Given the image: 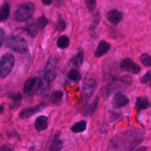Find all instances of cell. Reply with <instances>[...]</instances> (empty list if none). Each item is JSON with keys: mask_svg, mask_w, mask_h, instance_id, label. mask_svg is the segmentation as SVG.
Here are the masks:
<instances>
[{"mask_svg": "<svg viewBox=\"0 0 151 151\" xmlns=\"http://www.w3.org/2000/svg\"><path fill=\"white\" fill-rule=\"evenodd\" d=\"M38 78H31V79H29L25 81V82L24 83V86H23V91L25 93H29L31 91H33L35 86L37 84Z\"/></svg>", "mask_w": 151, "mask_h": 151, "instance_id": "15", "label": "cell"}, {"mask_svg": "<svg viewBox=\"0 0 151 151\" xmlns=\"http://www.w3.org/2000/svg\"><path fill=\"white\" fill-rule=\"evenodd\" d=\"M5 30L2 28H0V49L2 48L5 41Z\"/></svg>", "mask_w": 151, "mask_h": 151, "instance_id": "30", "label": "cell"}, {"mask_svg": "<svg viewBox=\"0 0 151 151\" xmlns=\"http://www.w3.org/2000/svg\"><path fill=\"white\" fill-rule=\"evenodd\" d=\"M120 68L122 70L127 71L133 74H137L140 72L141 68L138 64L135 63L132 59L129 58L123 59L120 64Z\"/></svg>", "mask_w": 151, "mask_h": 151, "instance_id": "8", "label": "cell"}, {"mask_svg": "<svg viewBox=\"0 0 151 151\" xmlns=\"http://www.w3.org/2000/svg\"><path fill=\"white\" fill-rule=\"evenodd\" d=\"M62 96H63V93L62 91H54L50 96V101L53 104H59L62 100Z\"/></svg>", "mask_w": 151, "mask_h": 151, "instance_id": "22", "label": "cell"}, {"mask_svg": "<svg viewBox=\"0 0 151 151\" xmlns=\"http://www.w3.org/2000/svg\"><path fill=\"white\" fill-rule=\"evenodd\" d=\"M0 151H11V149L7 145H4L2 147H0Z\"/></svg>", "mask_w": 151, "mask_h": 151, "instance_id": "31", "label": "cell"}, {"mask_svg": "<svg viewBox=\"0 0 151 151\" xmlns=\"http://www.w3.org/2000/svg\"><path fill=\"white\" fill-rule=\"evenodd\" d=\"M10 98L14 101V104H18L22 100V95L20 93H12L10 95Z\"/></svg>", "mask_w": 151, "mask_h": 151, "instance_id": "28", "label": "cell"}, {"mask_svg": "<svg viewBox=\"0 0 151 151\" xmlns=\"http://www.w3.org/2000/svg\"><path fill=\"white\" fill-rule=\"evenodd\" d=\"M96 87V79L93 74L91 73H87L83 80L82 88V96L84 101H87L91 98L93 93L95 92Z\"/></svg>", "mask_w": 151, "mask_h": 151, "instance_id": "2", "label": "cell"}, {"mask_svg": "<svg viewBox=\"0 0 151 151\" xmlns=\"http://www.w3.org/2000/svg\"><path fill=\"white\" fill-rule=\"evenodd\" d=\"M86 6L88 11L91 13L93 12L96 8V0H86Z\"/></svg>", "mask_w": 151, "mask_h": 151, "instance_id": "26", "label": "cell"}, {"mask_svg": "<svg viewBox=\"0 0 151 151\" xmlns=\"http://www.w3.org/2000/svg\"><path fill=\"white\" fill-rule=\"evenodd\" d=\"M65 27H66V23H65V22L62 19L58 20L56 24V28L59 31H62V30H65Z\"/></svg>", "mask_w": 151, "mask_h": 151, "instance_id": "27", "label": "cell"}, {"mask_svg": "<svg viewBox=\"0 0 151 151\" xmlns=\"http://www.w3.org/2000/svg\"><path fill=\"white\" fill-rule=\"evenodd\" d=\"M98 101L99 99L98 98H96L95 99V101H93L91 104H88V105L85 106L83 109H82V114L85 116H91L92 115L93 113L95 112L96 109L97 105H98Z\"/></svg>", "mask_w": 151, "mask_h": 151, "instance_id": "16", "label": "cell"}, {"mask_svg": "<svg viewBox=\"0 0 151 151\" xmlns=\"http://www.w3.org/2000/svg\"><path fill=\"white\" fill-rule=\"evenodd\" d=\"M57 46L61 49H65L68 47L70 44V40L68 36H62L58 39L57 40Z\"/></svg>", "mask_w": 151, "mask_h": 151, "instance_id": "21", "label": "cell"}, {"mask_svg": "<svg viewBox=\"0 0 151 151\" xmlns=\"http://www.w3.org/2000/svg\"><path fill=\"white\" fill-rule=\"evenodd\" d=\"M62 146L63 142L60 139V132L58 131L53 136L51 144L48 148V151H61Z\"/></svg>", "mask_w": 151, "mask_h": 151, "instance_id": "11", "label": "cell"}, {"mask_svg": "<svg viewBox=\"0 0 151 151\" xmlns=\"http://www.w3.org/2000/svg\"><path fill=\"white\" fill-rule=\"evenodd\" d=\"M25 30L29 36H31L32 38H34L37 36L40 28L38 27L36 22H35L33 19H30L26 24Z\"/></svg>", "mask_w": 151, "mask_h": 151, "instance_id": "13", "label": "cell"}, {"mask_svg": "<svg viewBox=\"0 0 151 151\" xmlns=\"http://www.w3.org/2000/svg\"><path fill=\"white\" fill-rule=\"evenodd\" d=\"M110 45L104 40H102V41L99 42L98 46H97V48L95 52V56L96 57H101V56L105 55L110 50Z\"/></svg>", "mask_w": 151, "mask_h": 151, "instance_id": "12", "label": "cell"}, {"mask_svg": "<svg viewBox=\"0 0 151 151\" xmlns=\"http://www.w3.org/2000/svg\"><path fill=\"white\" fill-rule=\"evenodd\" d=\"M150 81H151V78H150Z\"/></svg>", "mask_w": 151, "mask_h": 151, "instance_id": "35", "label": "cell"}, {"mask_svg": "<svg viewBox=\"0 0 151 151\" xmlns=\"http://www.w3.org/2000/svg\"><path fill=\"white\" fill-rule=\"evenodd\" d=\"M107 19L113 24H117L122 19V14L118 10H110L107 13Z\"/></svg>", "mask_w": 151, "mask_h": 151, "instance_id": "10", "label": "cell"}, {"mask_svg": "<svg viewBox=\"0 0 151 151\" xmlns=\"http://www.w3.org/2000/svg\"><path fill=\"white\" fill-rule=\"evenodd\" d=\"M150 78H151V72L149 71V72L146 73L145 75L142 76V78L140 79V82L142 84H146L150 80Z\"/></svg>", "mask_w": 151, "mask_h": 151, "instance_id": "29", "label": "cell"}, {"mask_svg": "<svg viewBox=\"0 0 151 151\" xmlns=\"http://www.w3.org/2000/svg\"><path fill=\"white\" fill-rule=\"evenodd\" d=\"M68 78L72 81L78 82V81L80 80L81 75L77 70L73 69L71 70L69 72V73H68Z\"/></svg>", "mask_w": 151, "mask_h": 151, "instance_id": "23", "label": "cell"}, {"mask_svg": "<svg viewBox=\"0 0 151 151\" xmlns=\"http://www.w3.org/2000/svg\"><path fill=\"white\" fill-rule=\"evenodd\" d=\"M150 104L149 101H148V99L147 98H145V97H139L136 99V107L139 110L147 109V107H150Z\"/></svg>", "mask_w": 151, "mask_h": 151, "instance_id": "19", "label": "cell"}, {"mask_svg": "<svg viewBox=\"0 0 151 151\" xmlns=\"http://www.w3.org/2000/svg\"><path fill=\"white\" fill-rule=\"evenodd\" d=\"M36 24H37L38 27L40 28V30H42L45 27H46V25L47 24V19L45 17L42 16V17H40V18L38 19L37 21H36Z\"/></svg>", "mask_w": 151, "mask_h": 151, "instance_id": "25", "label": "cell"}, {"mask_svg": "<svg viewBox=\"0 0 151 151\" xmlns=\"http://www.w3.org/2000/svg\"><path fill=\"white\" fill-rule=\"evenodd\" d=\"M87 127V123L85 121H80L74 124L71 127V130L73 133H82L85 131Z\"/></svg>", "mask_w": 151, "mask_h": 151, "instance_id": "20", "label": "cell"}, {"mask_svg": "<svg viewBox=\"0 0 151 151\" xmlns=\"http://www.w3.org/2000/svg\"><path fill=\"white\" fill-rule=\"evenodd\" d=\"M131 82V77L128 76H124L122 77L116 78V79H113L106 87V93L110 94V93L113 92V91H122V90L125 89L126 87L130 85Z\"/></svg>", "mask_w": 151, "mask_h": 151, "instance_id": "5", "label": "cell"}, {"mask_svg": "<svg viewBox=\"0 0 151 151\" xmlns=\"http://www.w3.org/2000/svg\"><path fill=\"white\" fill-rule=\"evenodd\" d=\"M4 111V107L2 105H0V114L3 113Z\"/></svg>", "mask_w": 151, "mask_h": 151, "instance_id": "34", "label": "cell"}, {"mask_svg": "<svg viewBox=\"0 0 151 151\" xmlns=\"http://www.w3.org/2000/svg\"><path fill=\"white\" fill-rule=\"evenodd\" d=\"M6 46L17 53L24 54L28 51V45L24 38L19 36H9L5 42Z\"/></svg>", "mask_w": 151, "mask_h": 151, "instance_id": "1", "label": "cell"}, {"mask_svg": "<svg viewBox=\"0 0 151 151\" xmlns=\"http://www.w3.org/2000/svg\"><path fill=\"white\" fill-rule=\"evenodd\" d=\"M129 101L130 100L125 95H124L123 93H117L113 98V105L115 108L119 109L127 105Z\"/></svg>", "mask_w": 151, "mask_h": 151, "instance_id": "9", "label": "cell"}, {"mask_svg": "<svg viewBox=\"0 0 151 151\" xmlns=\"http://www.w3.org/2000/svg\"><path fill=\"white\" fill-rule=\"evenodd\" d=\"M47 124H48L47 117L45 116H40L37 117L36 122H35V128L38 131H42V130L47 129Z\"/></svg>", "mask_w": 151, "mask_h": 151, "instance_id": "14", "label": "cell"}, {"mask_svg": "<svg viewBox=\"0 0 151 151\" xmlns=\"http://www.w3.org/2000/svg\"><path fill=\"white\" fill-rule=\"evenodd\" d=\"M42 3L45 5H50L52 3V0H42Z\"/></svg>", "mask_w": 151, "mask_h": 151, "instance_id": "32", "label": "cell"}, {"mask_svg": "<svg viewBox=\"0 0 151 151\" xmlns=\"http://www.w3.org/2000/svg\"><path fill=\"white\" fill-rule=\"evenodd\" d=\"M15 63V57L11 53L3 55L0 60V77L5 78L12 70Z\"/></svg>", "mask_w": 151, "mask_h": 151, "instance_id": "4", "label": "cell"}, {"mask_svg": "<svg viewBox=\"0 0 151 151\" xmlns=\"http://www.w3.org/2000/svg\"><path fill=\"white\" fill-rule=\"evenodd\" d=\"M46 107L45 103L42 102L40 104H37L35 107H27V108L23 109L21 110V112L19 113V117L22 119H25L30 118L32 116H33L36 113H39L41 110H44Z\"/></svg>", "mask_w": 151, "mask_h": 151, "instance_id": "7", "label": "cell"}, {"mask_svg": "<svg viewBox=\"0 0 151 151\" xmlns=\"http://www.w3.org/2000/svg\"><path fill=\"white\" fill-rule=\"evenodd\" d=\"M35 5L31 2H27V3L22 4L19 6L17 10L14 14V19L19 22L27 21L31 17L35 12Z\"/></svg>", "mask_w": 151, "mask_h": 151, "instance_id": "3", "label": "cell"}, {"mask_svg": "<svg viewBox=\"0 0 151 151\" xmlns=\"http://www.w3.org/2000/svg\"><path fill=\"white\" fill-rule=\"evenodd\" d=\"M135 151H147V148L145 147H139Z\"/></svg>", "mask_w": 151, "mask_h": 151, "instance_id": "33", "label": "cell"}, {"mask_svg": "<svg viewBox=\"0 0 151 151\" xmlns=\"http://www.w3.org/2000/svg\"><path fill=\"white\" fill-rule=\"evenodd\" d=\"M57 71H56V65L53 63L52 59L47 62V65L45 66V69L44 71V80L47 83L53 82L54 79L56 78Z\"/></svg>", "mask_w": 151, "mask_h": 151, "instance_id": "6", "label": "cell"}, {"mask_svg": "<svg viewBox=\"0 0 151 151\" xmlns=\"http://www.w3.org/2000/svg\"><path fill=\"white\" fill-rule=\"evenodd\" d=\"M10 14V5L8 2H5L0 7V22L5 21Z\"/></svg>", "mask_w": 151, "mask_h": 151, "instance_id": "18", "label": "cell"}, {"mask_svg": "<svg viewBox=\"0 0 151 151\" xmlns=\"http://www.w3.org/2000/svg\"><path fill=\"white\" fill-rule=\"evenodd\" d=\"M84 60V52L83 50H80L76 56H74L70 61V63L72 64L73 66L76 68H79L82 65Z\"/></svg>", "mask_w": 151, "mask_h": 151, "instance_id": "17", "label": "cell"}, {"mask_svg": "<svg viewBox=\"0 0 151 151\" xmlns=\"http://www.w3.org/2000/svg\"><path fill=\"white\" fill-rule=\"evenodd\" d=\"M140 61L145 66L151 67V56L147 54V53H143L140 56Z\"/></svg>", "mask_w": 151, "mask_h": 151, "instance_id": "24", "label": "cell"}]
</instances>
